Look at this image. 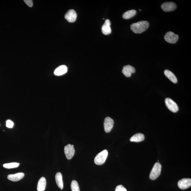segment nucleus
Segmentation results:
<instances>
[{
  "label": "nucleus",
  "mask_w": 191,
  "mask_h": 191,
  "mask_svg": "<svg viewBox=\"0 0 191 191\" xmlns=\"http://www.w3.org/2000/svg\"><path fill=\"white\" fill-rule=\"evenodd\" d=\"M149 25V23L148 21H140L133 23L131 25L130 28L133 32L140 34L146 31L148 28Z\"/></svg>",
  "instance_id": "nucleus-1"
},
{
  "label": "nucleus",
  "mask_w": 191,
  "mask_h": 191,
  "mask_svg": "<svg viewBox=\"0 0 191 191\" xmlns=\"http://www.w3.org/2000/svg\"><path fill=\"white\" fill-rule=\"evenodd\" d=\"M161 171V165L159 163L155 164L150 174L149 177L151 180H155L159 176Z\"/></svg>",
  "instance_id": "nucleus-2"
},
{
  "label": "nucleus",
  "mask_w": 191,
  "mask_h": 191,
  "mask_svg": "<svg viewBox=\"0 0 191 191\" xmlns=\"http://www.w3.org/2000/svg\"><path fill=\"white\" fill-rule=\"evenodd\" d=\"M108 155V152L107 150H103L96 155L94 159V163L97 165L103 164L105 162Z\"/></svg>",
  "instance_id": "nucleus-3"
},
{
  "label": "nucleus",
  "mask_w": 191,
  "mask_h": 191,
  "mask_svg": "<svg viewBox=\"0 0 191 191\" xmlns=\"http://www.w3.org/2000/svg\"><path fill=\"white\" fill-rule=\"evenodd\" d=\"M165 103L168 109L172 112L176 113L179 110V108L176 103L170 98H167L165 99Z\"/></svg>",
  "instance_id": "nucleus-4"
},
{
  "label": "nucleus",
  "mask_w": 191,
  "mask_h": 191,
  "mask_svg": "<svg viewBox=\"0 0 191 191\" xmlns=\"http://www.w3.org/2000/svg\"><path fill=\"white\" fill-rule=\"evenodd\" d=\"M178 35H175L173 32H168L166 33L164 36L166 41L168 43L175 44L176 43L178 39Z\"/></svg>",
  "instance_id": "nucleus-5"
},
{
  "label": "nucleus",
  "mask_w": 191,
  "mask_h": 191,
  "mask_svg": "<svg viewBox=\"0 0 191 191\" xmlns=\"http://www.w3.org/2000/svg\"><path fill=\"white\" fill-rule=\"evenodd\" d=\"M64 151L66 157L68 159L70 160L74 156L75 153V149L74 145L68 144L65 147Z\"/></svg>",
  "instance_id": "nucleus-6"
},
{
  "label": "nucleus",
  "mask_w": 191,
  "mask_h": 191,
  "mask_svg": "<svg viewBox=\"0 0 191 191\" xmlns=\"http://www.w3.org/2000/svg\"><path fill=\"white\" fill-rule=\"evenodd\" d=\"M77 13L73 9L69 10L66 13L65 18L67 21L70 23H74L75 21L77 18Z\"/></svg>",
  "instance_id": "nucleus-7"
},
{
  "label": "nucleus",
  "mask_w": 191,
  "mask_h": 191,
  "mask_svg": "<svg viewBox=\"0 0 191 191\" xmlns=\"http://www.w3.org/2000/svg\"><path fill=\"white\" fill-rule=\"evenodd\" d=\"M113 120L109 117H106L104 119V126L105 131L106 133L110 132L114 126Z\"/></svg>",
  "instance_id": "nucleus-8"
},
{
  "label": "nucleus",
  "mask_w": 191,
  "mask_h": 191,
  "mask_svg": "<svg viewBox=\"0 0 191 191\" xmlns=\"http://www.w3.org/2000/svg\"><path fill=\"white\" fill-rule=\"evenodd\" d=\"M161 8L164 11H173L176 9L177 6L174 2H165L161 5Z\"/></svg>",
  "instance_id": "nucleus-9"
},
{
  "label": "nucleus",
  "mask_w": 191,
  "mask_h": 191,
  "mask_svg": "<svg viewBox=\"0 0 191 191\" xmlns=\"http://www.w3.org/2000/svg\"><path fill=\"white\" fill-rule=\"evenodd\" d=\"M178 185L179 188L182 189L188 188L191 186V179L190 178H183L179 180Z\"/></svg>",
  "instance_id": "nucleus-10"
},
{
  "label": "nucleus",
  "mask_w": 191,
  "mask_h": 191,
  "mask_svg": "<svg viewBox=\"0 0 191 191\" xmlns=\"http://www.w3.org/2000/svg\"><path fill=\"white\" fill-rule=\"evenodd\" d=\"M135 68L130 65L125 66L122 70L123 73L127 77H130L131 74L135 73Z\"/></svg>",
  "instance_id": "nucleus-11"
},
{
  "label": "nucleus",
  "mask_w": 191,
  "mask_h": 191,
  "mask_svg": "<svg viewBox=\"0 0 191 191\" xmlns=\"http://www.w3.org/2000/svg\"><path fill=\"white\" fill-rule=\"evenodd\" d=\"M111 25L110 21L109 19L106 20L102 27V31L104 34L106 35L111 33Z\"/></svg>",
  "instance_id": "nucleus-12"
},
{
  "label": "nucleus",
  "mask_w": 191,
  "mask_h": 191,
  "mask_svg": "<svg viewBox=\"0 0 191 191\" xmlns=\"http://www.w3.org/2000/svg\"><path fill=\"white\" fill-rule=\"evenodd\" d=\"M25 176L24 174L22 172L15 174L9 175L8 176V179L13 182H17L21 180Z\"/></svg>",
  "instance_id": "nucleus-13"
},
{
  "label": "nucleus",
  "mask_w": 191,
  "mask_h": 191,
  "mask_svg": "<svg viewBox=\"0 0 191 191\" xmlns=\"http://www.w3.org/2000/svg\"><path fill=\"white\" fill-rule=\"evenodd\" d=\"M67 71L68 68L66 66L64 65H61L56 69L54 72V74L57 76L62 75L66 73Z\"/></svg>",
  "instance_id": "nucleus-14"
},
{
  "label": "nucleus",
  "mask_w": 191,
  "mask_h": 191,
  "mask_svg": "<svg viewBox=\"0 0 191 191\" xmlns=\"http://www.w3.org/2000/svg\"><path fill=\"white\" fill-rule=\"evenodd\" d=\"M46 180L44 177H42L39 180L38 185H37V191H44L46 187Z\"/></svg>",
  "instance_id": "nucleus-15"
},
{
  "label": "nucleus",
  "mask_w": 191,
  "mask_h": 191,
  "mask_svg": "<svg viewBox=\"0 0 191 191\" xmlns=\"http://www.w3.org/2000/svg\"><path fill=\"white\" fill-rule=\"evenodd\" d=\"M145 139L144 135L142 133H138L134 135L130 139V141L132 142H138L143 141Z\"/></svg>",
  "instance_id": "nucleus-16"
},
{
  "label": "nucleus",
  "mask_w": 191,
  "mask_h": 191,
  "mask_svg": "<svg viewBox=\"0 0 191 191\" xmlns=\"http://www.w3.org/2000/svg\"><path fill=\"white\" fill-rule=\"evenodd\" d=\"M55 180L57 186L62 190L63 188V183L62 175L60 172H57L55 175Z\"/></svg>",
  "instance_id": "nucleus-17"
},
{
  "label": "nucleus",
  "mask_w": 191,
  "mask_h": 191,
  "mask_svg": "<svg viewBox=\"0 0 191 191\" xmlns=\"http://www.w3.org/2000/svg\"><path fill=\"white\" fill-rule=\"evenodd\" d=\"M165 75L170 80L174 83H176L177 82V79L173 73L170 70H166L164 72Z\"/></svg>",
  "instance_id": "nucleus-18"
},
{
  "label": "nucleus",
  "mask_w": 191,
  "mask_h": 191,
  "mask_svg": "<svg viewBox=\"0 0 191 191\" xmlns=\"http://www.w3.org/2000/svg\"><path fill=\"white\" fill-rule=\"evenodd\" d=\"M136 11L135 10H130L123 14V17L124 19H129L134 16L136 14Z\"/></svg>",
  "instance_id": "nucleus-19"
},
{
  "label": "nucleus",
  "mask_w": 191,
  "mask_h": 191,
  "mask_svg": "<svg viewBox=\"0 0 191 191\" xmlns=\"http://www.w3.org/2000/svg\"><path fill=\"white\" fill-rule=\"evenodd\" d=\"M20 165L19 163H12L5 164L3 165V167L5 168L11 169L18 167Z\"/></svg>",
  "instance_id": "nucleus-20"
},
{
  "label": "nucleus",
  "mask_w": 191,
  "mask_h": 191,
  "mask_svg": "<svg viewBox=\"0 0 191 191\" xmlns=\"http://www.w3.org/2000/svg\"><path fill=\"white\" fill-rule=\"evenodd\" d=\"M71 188L72 191H80L79 185L77 181H72L71 184Z\"/></svg>",
  "instance_id": "nucleus-21"
},
{
  "label": "nucleus",
  "mask_w": 191,
  "mask_h": 191,
  "mask_svg": "<svg viewBox=\"0 0 191 191\" xmlns=\"http://www.w3.org/2000/svg\"><path fill=\"white\" fill-rule=\"evenodd\" d=\"M115 191H127L123 185H120L116 187Z\"/></svg>",
  "instance_id": "nucleus-22"
},
{
  "label": "nucleus",
  "mask_w": 191,
  "mask_h": 191,
  "mask_svg": "<svg viewBox=\"0 0 191 191\" xmlns=\"http://www.w3.org/2000/svg\"><path fill=\"white\" fill-rule=\"evenodd\" d=\"M14 125L13 122L11 120H8L6 121V127L9 128H13Z\"/></svg>",
  "instance_id": "nucleus-23"
},
{
  "label": "nucleus",
  "mask_w": 191,
  "mask_h": 191,
  "mask_svg": "<svg viewBox=\"0 0 191 191\" xmlns=\"http://www.w3.org/2000/svg\"><path fill=\"white\" fill-rule=\"evenodd\" d=\"M24 1L30 7H32L33 6V1L32 0H25Z\"/></svg>",
  "instance_id": "nucleus-24"
}]
</instances>
